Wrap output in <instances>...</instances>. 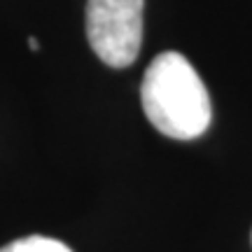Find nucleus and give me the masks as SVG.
Wrapping results in <instances>:
<instances>
[{
  "mask_svg": "<svg viewBox=\"0 0 252 252\" xmlns=\"http://www.w3.org/2000/svg\"><path fill=\"white\" fill-rule=\"evenodd\" d=\"M140 100L150 124L175 140L203 135L213 119L206 84L180 52H161L147 65Z\"/></svg>",
  "mask_w": 252,
  "mask_h": 252,
  "instance_id": "f257e3e1",
  "label": "nucleus"
},
{
  "mask_svg": "<svg viewBox=\"0 0 252 252\" xmlns=\"http://www.w3.org/2000/svg\"><path fill=\"white\" fill-rule=\"evenodd\" d=\"M145 0H87V40L110 68H128L143 45Z\"/></svg>",
  "mask_w": 252,
  "mask_h": 252,
  "instance_id": "f03ea898",
  "label": "nucleus"
},
{
  "mask_svg": "<svg viewBox=\"0 0 252 252\" xmlns=\"http://www.w3.org/2000/svg\"><path fill=\"white\" fill-rule=\"evenodd\" d=\"M0 252H72L70 248L56 238H47V236H26V238H17L0 248Z\"/></svg>",
  "mask_w": 252,
  "mask_h": 252,
  "instance_id": "7ed1b4c3",
  "label": "nucleus"
},
{
  "mask_svg": "<svg viewBox=\"0 0 252 252\" xmlns=\"http://www.w3.org/2000/svg\"><path fill=\"white\" fill-rule=\"evenodd\" d=\"M28 47H31V49H37L40 45H37V40H35V37H28Z\"/></svg>",
  "mask_w": 252,
  "mask_h": 252,
  "instance_id": "20e7f679",
  "label": "nucleus"
}]
</instances>
